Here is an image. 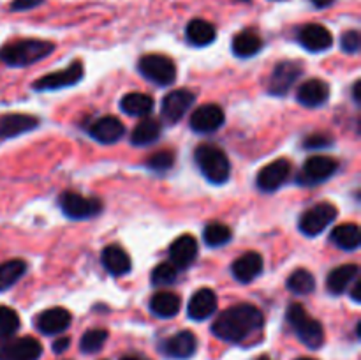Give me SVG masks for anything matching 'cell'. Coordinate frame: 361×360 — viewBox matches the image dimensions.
I'll use <instances>...</instances> for the list:
<instances>
[{
    "label": "cell",
    "instance_id": "6da1fadb",
    "mask_svg": "<svg viewBox=\"0 0 361 360\" xmlns=\"http://www.w3.org/2000/svg\"><path fill=\"white\" fill-rule=\"evenodd\" d=\"M264 325V316L252 304H238L222 311L212 325L215 337L226 342H242L254 332L261 330Z\"/></svg>",
    "mask_w": 361,
    "mask_h": 360
},
{
    "label": "cell",
    "instance_id": "7a4b0ae2",
    "mask_svg": "<svg viewBox=\"0 0 361 360\" xmlns=\"http://www.w3.org/2000/svg\"><path fill=\"white\" fill-rule=\"evenodd\" d=\"M55 44L44 39H20L0 48V60L11 67H27L51 55Z\"/></svg>",
    "mask_w": 361,
    "mask_h": 360
},
{
    "label": "cell",
    "instance_id": "3957f363",
    "mask_svg": "<svg viewBox=\"0 0 361 360\" xmlns=\"http://www.w3.org/2000/svg\"><path fill=\"white\" fill-rule=\"evenodd\" d=\"M286 318H288V323L291 325V328L295 330V334L298 335V339L303 344L309 346V348L312 349H317L323 346V325H321V321H317L316 318L310 316L302 304H291V306L288 307Z\"/></svg>",
    "mask_w": 361,
    "mask_h": 360
},
{
    "label": "cell",
    "instance_id": "277c9868",
    "mask_svg": "<svg viewBox=\"0 0 361 360\" xmlns=\"http://www.w3.org/2000/svg\"><path fill=\"white\" fill-rule=\"evenodd\" d=\"M194 159H196L197 168L210 182L224 184L231 175V164H229L228 155L222 148L215 147V145H200L194 152Z\"/></svg>",
    "mask_w": 361,
    "mask_h": 360
},
{
    "label": "cell",
    "instance_id": "5b68a950",
    "mask_svg": "<svg viewBox=\"0 0 361 360\" xmlns=\"http://www.w3.org/2000/svg\"><path fill=\"white\" fill-rule=\"evenodd\" d=\"M140 73L157 85H171L176 80V66L169 56L148 53L140 59Z\"/></svg>",
    "mask_w": 361,
    "mask_h": 360
},
{
    "label": "cell",
    "instance_id": "8992f818",
    "mask_svg": "<svg viewBox=\"0 0 361 360\" xmlns=\"http://www.w3.org/2000/svg\"><path fill=\"white\" fill-rule=\"evenodd\" d=\"M337 207L331 203H317L312 208H309L307 212H303L302 217H300V232L307 236H316L321 232L326 229V226H330L331 222L337 219Z\"/></svg>",
    "mask_w": 361,
    "mask_h": 360
},
{
    "label": "cell",
    "instance_id": "52a82bcc",
    "mask_svg": "<svg viewBox=\"0 0 361 360\" xmlns=\"http://www.w3.org/2000/svg\"><path fill=\"white\" fill-rule=\"evenodd\" d=\"M59 205L63 214L71 219H88L102 210V203L97 198H87L74 191H66L60 194Z\"/></svg>",
    "mask_w": 361,
    "mask_h": 360
},
{
    "label": "cell",
    "instance_id": "ba28073f",
    "mask_svg": "<svg viewBox=\"0 0 361 360\" xmlns=\"http://www.w3.org/2000/svg\"><path fill=\"white\" fill-rule=\"evenodd\" d=\"M42 355V346L37 339L30 337H7L0 341V360H39Z\"/></svg>",
    "mask_w": 361,
    "mask_h": 360
},
{
    "label": "cell",
    "instance_id": "9c48e42d",
    "mask_svg": "<svg viewBox=\"0 0 361 360\" xmlns=\"http://www.w3.org/2000/svg\"><path fill=\"white\" fill-rule=\"evenodd\" d=\"M338 168L337 159L330 155H312L303 162L302 172L298 173V184L302 186H316L330 179Z\"/></svg>",
    "mask_w": 361,
    "mask_h": 360
},
{
    "label": "cell",
    "instance_id": "30bf717a",
    "mask_svg": "<svg viewBox=\"0 0 361 360\" xmlns=\"http://www.w3.org/2000/svg\"><path fill=\"white\" fill-rule=\"evenodd\" d=\"M194 101H196V95L189 88H178V90L169 92L162 99L161 104V115L164 119V122L173 126L178 120H182L183 115L190 109V106L194 104Z\"/></svg>",
    "mask_w": 361,
    "mask_h": 360
},
{
    "label": "cell",
    "instance_id": "8fae6325",
    "mask_svg": "<svg viewBox=\"0 0 361 360\" xmlns=\"http://www.w3.org/2000/svg\"><path fill=\"white\" fill-rule=\"evenodd\" d=\"M302 73L303 69L300 62H295V60H284V62H279L270 76L268 92H270L271 95H279V97H282V95H286L289 90H291V87L295 85V81H298V78L302 76Z\"/></svg>",
    "mask_w": 361,
    "mask_h": 360
},
{
    "label": "cell",
    "instance_id": "7c38bea8",
    "mask_svg": "<svg viewBox=\"0 0 361 360\" xmlns=\"http://www.w3.org/2000/svg\"><path fill=\"white\" fill-rule=\"evenodd\" d=\"M81 78H83V64L76 60L66 69H60L56 73L46 74V76L35 80L34 90H59V88L73 87L78 81H81Z\"/></svg>",
    "mask_w": 361,
    "mask_h": 360
},
{
    "label": "cell",
    "instance_id": "4fadbf2b",
    "mask_svg": "<svg viewBox=\"0 0 361 360\" xmlns=\"http://www.w3.org/2000/svg\"><path fill=\"white\" fill-rule=\"evenodd\" d=\"M289 173H291V164H289L288 159L271 161L270 164H267L257 173V187L264 193H274L288 180Z\"/></svg>",
    "mask_w": 361,
    "mask_h": 360
},
{
    "label": "cell",
    "instance_id": "5bb4252c",
    "mask_svg": "<svg viewBox=\"0 0 361 360\" xmlns=\"http://www.w3.org/2000/svg\"><path fill=\"white\" fill-rule=\"evenodd\" d=\"M226 115L224 109L219 104H203L192 113L190 116V127H192L196 133L207 134L214 133V131L221 129L222 124H224Z\"/></svg>",
    "mask_w": 361,
    "mask_h": 360
},
{
    "label": "cell",
    "instance_id": "9a60e30c",
    "mask_svg": "<svg viewBox=\"0 0 361 360\" xmlns=\"http://www.w3.org/2000/svg\"><path fill=\"white\" fill-rule=\"evenodd\" d=\"M35 127H39L37 116L27 113H6L0 116V141L30 133Z\"/></svg>",
    "mask_w": 361,
    "mask_h": 360
},
{
    "label": "cell",
    "instance_id": "2e32d148",
    "mask_svg": "<svg viewBox=\"0 0 361 360\" xmlns=\"http://www.w3.org/2000/svg\"><path fill=\"white\" fill-rule=\"evenodd\" d=\"M300 44L312 53L326 52L334 44V35L326 27L319 23H309L300 28L298 32Z\"/></svg>",
    "mask_w": 361,
    "mask_h": 360
},
{
    "label": "cell",
    "instance_id": "e0dca14e",
    "mask_svg": "<svg viewBox=\"0 0 361 360\" xmlns=\"http://www.w3.org/2000/svg\"><path fill=\"white\" fill-rule=\"evenodd\" d=\"M73 321V316L67 309L63 307H51V309H46L35 318V327L46 335H55L60 332L67 330Z\"/></svg>",
    "mask_w": 361,
    "mask_h": 360
},
{
    "label": "cell",
    "instance_id": "ac0fdd59",
    "mask_svg": "<svg viewBox=\"0 0 361 360\" xmlns=\"http://www.w3.org/2000/svg\"><path fill=\"white\" fill-rule=\"evenodd\" d=\"M197 349V337L189 330H182L162 342V352L171 359L185 360L192 356Z\"/></svg>",
    "mask_w": 361,
    "mask_h": 360
},
{
    "label": "cell",
    "instance_id": "d6986e66",
    "mask_svg": "<svg viewBox=\"0 0 361 360\" xmlns=\"http://www.w3.org/2000/svg\"><path fill=\"white\" fill-rule=\"evenodd\" d=\"M330 97V85L324 80H307L300 85L298 92H296V99H298L300 104L307 106V108H317V106H323L324 102Z\"/></svg>",
    "mask_w": 361,
    "mask_h": 360
},
{
    "label": "cell",
    "instance_id": "ffe728a7",
    "mask_svg": "<svg viewBox=\"0 0 361 360\" xmlns=\"http://www.w3.org/2000/svg\"><path fill=\"white\" fill-rule=\"evenodd\" d=\"M197 258V242L192 235L178 236L169 247V260L175 268H187Z\"/></svg>",
    "mask_w": 361,
    "mask_h": 360
},
{
    "label": "cell",
    "instance_id": "44dd1931",
    "mask_svg": "<svg viewBox=\"0 0 361 360\" xmlns=\"http://www.w3.org/2000/svg\"><path fill=\"white\" fill-rule=\"evenodd\" d=\"M88 133L94 140L101 141V143H116L126 133V126L116 116L106 115L95 120L90 129H88Z\"/></svg>",
    "mask_w": 361,
    "mask_h": 360
},
{
    "label": "cell",
    "instance_id": "7402d4cb",
    "mask_svg": "<svg viewBox=\"0 0 361 360\" xmlns=\"http://www.w3.org/2000/svg\"><path fill=\"white\" fill-rule=\"evenodd\" d=\"M215 311H217V295L210 288L197 289L192 299L189 300V307H187L189 316L196 321L207 320Z\"/></svg>",
    "mask_w": 361,
    "mask_h": 360
},
{
    "label": "cell",
    "instance_id": "603a6c76",
    "mask_svg": "<svg viewBox=\"0 0 361 360\" xmlns=\"http://www.w3.org/2000/svg\"><path fill=\"white\" fill-rule=\"evenodd\" d=\"M231 272L240 282L254 281L263 272V256L256 251H249V253L242 254L238 260L233 261Z\"/></svg>",
    "mask_w": 361,
    "mask_h": 360
},
{
    "label": "cell",
    "instance_id": "cb8c5ba5",
    "mask_svg": "<svg viewBox=\"0 0 361 360\" xmlns=\"http://www.w3.org/2000/svg\"><path fill=\"white\" fill-rule=\"evenodd\" d=\"M360 274V268L356 263H345L334 268L326 277V288L331 295H342L349 286L353 284Z\"/></svg>",
    "mask_w": 361,
    "mask_h": 360
},
{
    "label": "cell",
    "instance_id": "d4e9b609",
    "mask_svg": "<svg viewBox=\"0 0 361 360\" xmlns=\"http://www.w3.org/2000/svg\"><path fill=\"white\" fill-rule=\"evenodd\" d=\"M102 265H104L106 270L111 275H126L130 272V256L126 253V249H122L116 244H111V246L104 247L101 254Z\"/></svg>",
    "mask_w": 361,
    "mask_h": 360
},
{
    "label": "cell",
    "instance_id": "484cf974",
    "mask_svg": "<svg viewBox=\"0 0 361 360\" xmlns=\"http://www.w3.org/2000/svg\"><path fill=\"white\" fill-rule=\"evenodd\" d=\"M331 242L344 251H356L361 244V229L355 222L335 226L330 235Z\"/></svg>",
    "mask_w": 361,
    "mask_h": 360
},
{
    "label": "cell",
    "instance_id": "4316f807",
    "mask_svg": "<svg viewBox=\"0 0 361 360\" xmlns=\"http://www.w3.org/2000/svg\"><path fill=\"white\" fill-rule=\"evenodd\" d=\"M182 307V299L173 292H159L152 296L150 309L159 318H173Z\"/></svg>",
    "mask_w": 361,
    "mask_h": 360
},
{
    "label": "cell",
    "instance_id": "83f0119b",
    "mask_svg": "<svg viewBox=\"0 0 361 360\" xmlns=\"http://www.w3.org/2000/svg\"><path fill=\"white\" fill-rule=\"evenodd\" d=\"M261 48H263V39L254 30H243L233 39V53L240 59L254 56Z\"/></svg>",
    "mask_w": 361,
    "mask_h": 360
},
{
    "label": "cell",
    "instance_id": "f1b7e54d",
    "mask_svg": "<svg viewBox=\"0 0 361 360\" xmlns=\"http://www.w3.org/2000/svg\"><path fill=\"white\" fill-rule=\"evenodd\" d=\"M185 35H187V41L194 46H208L215 41V27L207 20H196L189 21L185 28Z\"/></svg>",
    "mask_w": 361,
    "mask_h": 360
},
{
    "label": "cell",
    "instance_id": "f546056e",
    "mask_svg": "<svg viewBox=\"0 0 361 360\" xmlns=\"http://www.w3.org/2000/svg\"><path fill=\"white\" fill-rule=\"evenodd\" d=\"M120 108L130 116H147L154 109V97L143 92H130L120 101Z\"/></svg>",
    "mask_w": 361,
    "mask_h": 360
},
{
    "label": "cell",
    "instance_id": "4dcf8cb0",
    "mask_svg": "<svg viewBox=\"0 0 361 360\" xmlns=\"http://www.w3.org/2000/svg\"><path fill=\"white\" fill-rule=\"evenodd\" d=\"M159 136H161V124H159V120L143 119L133 129L130 141H133V145H137V147H145V145L157 141Z\"/></svg>",
    "mask_w": 361,
    "mask_h": 360
},
{
    "label": "cell",
    "instance_id": "1f68e13d",
    "mask_svg": "<svg viewBox=\"0 0 361 360\" xmlns=\"http://www.w3.org/2000/svg\"><path fill=\"white\" fill-rule=\"evenodd\" d=\"M27 272V263L23 260H9L0 263V293L16 284Z\"/></svg>",
    "mask_w": 361,
    "mask_h": 360
},
{
    "label": "cell",
    "instance_id": "d6a6232c",
    "mask_svg": "<svg viewBox=\"0 0 361 360\" xmlns=\"http://www.w3.org/2000/svg\"><path fill=\"white\" fill-rule=\"evenodd\" d=\"M288 288L296 295H309L316 289V279L305 268H296L288 277Z\"/></svg>",
    "mask_w": 361,
    "mask_h": 360
},
{
    "label": "cell",
    "instance_id": "836d02e7",
    "mask_svg": "<svg viewBox=\"0 0 361 360\" xmlns=\"http://www.w3.org/2000/svg\"><path fill=\"white\" fill-rule=\"evenodd\" d=\"M203 239L204 244H208L210 247H219L228 244L233 239V233L231 228L228 224H224V222H210L204 228Z\"/></svg>",
    "mask_w": 361,
    "mask_h": 360
},
{
    "label": "cell",
    "instance_id": "e575fe53",
    "mask_svg": "<svg viewBox=\"0 0 361 360\" xmlns=\"http://www.w3.org/2000/svg\"><path fill=\"white\" fill-rule=\"evenodd\" d=\"M20 328V316L14 309L0 306V339L13 337Z\"/></svg>",
    "mask_w": 361,
    "mask_h": 360
},
{
    "label": "cell",
    "instance_id": "d590c367",
    "mask_svg": "<svg viewBox=\"0 0 361 360\" xmlns=\"http://www.w3.org/2000/svg\"><path fill=\"white\" fill-rule=\"evenodd\" d=\"M106 339H108V330L104 328H92L87 330L81 337L80 348L83 353H97L99 349L104 346Z\"/></svg>",
    "mask_w": 361,
    "mask_h": 360
},
{
    "label": "cell",
    "instance_id": "8d00e7d4",
    "mask_svg": "<svg viewBox=\"0 0 361 360\" xmlns=\"http://www.w3.org/2000/svg\"><path fill=\"white\" fill-rule=\"evenodd\" d=\"M175 164V154L171 150H159L147 159V166L154 172H168Z\"/></svg>",
    "mask_w": 361,
    "mask_h": 360
},
{
    "label": "cell",
    "instance_id": "74e56055",
    "mask_svg": "<svg viewBox=\"0 0 361 360\" xmlns=\"http://www.w3.org/2000/svg\"><path fill=\"white\" fill-rule=\"evenodd\" d=\"M176 279V268L171 263H159L157 267L152 270V282L155 286H166L173 284Z\"/></svg>",
    "mask_w": 361,
    "mask_h": 360
},
{
    "label": "cell",
    "instance_id": "f35d334b",
    "mask_svg": "<svg viewBox=\"0 0 361 360\" xmlns=\"http://www.w3.org/2000/svg\"><path fill=\"white\" fill-rule=\"evenodd\" d=\"M361 46V37L358 30H348L342 34L341 37V48L344 53H349V55H355V53L360 52Z\"/></svg>",
    "mask_w": 361,
    "mask_h": 360
},
{
    "label": "cell",
    "instance_id": "ab89813d",
    "mask_svg": "<svg viewBox=\"0 0 361 360\" xmlns=\"http://www.w3.org/2000/svg\"><path fill=\"white\" fill-rule=\"evenodd\" d=\"M331 145V138L328 134H312L305 140V147L307 148H324L330 147Z\"/></svg>",
    "mask_w": 361,
    "mask_h": 360
},
{
    "label": "cell",
    "instance_id": "60d3db41",
    "mask_svg": "<svg viewBox=\"0 0 361 360\" xmlns=\"http://www.w3.org/2000/svg\"><path fill=\"white\" fill-rule=\"evenodd\" d=\"M44 0H14L11 2V9L13 11H28V9H34V7L41 6Z\"/></svg>",
    "mask_w": 361,
    "mask_h": 360
},
{
    "label": "cell",
    "instance_id": "b9f144b4",
    "mask_svg": "<svg viewBox=\"0 0 361 360\" xmlns=\"http://www.w3.org/2000/svg\"><path fill=\"white\" fill-rule=\"evenodd\" d=\"M71 344L69 337H59L55 342H53V352L55 353H63Z\"/></svg>",
    "mask_w": 361,
    "mask_h": 360
},
{
    "label": "cell",
    "instance_id": "7bdbcfd3",
    "mask_svg": "<svg viewBox=\"0 0 361 360\" xmlns=\"http://www.w3.org/2000/svg\"><path fill=\"white\" fill-rule=\"evenodd\" d=\"M360 286H361V281L358 277L355 279V281H353V289H351V299L355 300L356 304H360V300H361V296H360Z\"/></svg>",
    "mask_w": 361,
    "mask_h": 360
},
{
    "label": "cell",
    "instance_id": "ee69618b",
    "mask_svg": "<svg viewBox=\"0 0 361 360\" xmlns=\"http://www.w3.org/2000/svg\"><path fill=\"white\" fill-rule=\"evenodd\" d=\"M334 2H335V0H310V4H312L314 7H317V9H324V7H330Z\"/></svg>",
    "mask_w": 361,
    "mask_h": 360
},
{
    "label": "cell",
    "instance_id": "f6af8a7d",
    "mask_svg": "<svg viewBox=\"0 0 361 360\" xmlns=\"http://www.w3.org/2000/svg\"><path fill=\"white\" fill-rule=\"evenodd\" d=\"M360 87H361V80H356L355 83H353V99H355L356 102H360Z\"/></svg>",
    "mask_w": 361,
    "mask_h": 360
},
{
    "label": "cell",
    "instance_id": "bcb514c9",
    "mask_svg": "<svg viewBox=\"0 0 361 360\" xmlns=\"http://www.w3.org/2000/svg\"><path fill=\"white\" fill-rule=\"evenodd\" d=\"M120 360H143L141 356H134V355H127V356H122Z\"/></svg>",
    "mask_w": 361,
    "mask_h": 360
},
{
    "label": "cell",
    "instance_id": "7dc6e473",
    "mask_svg": "<svg viewBox=\"0 0 361 360\" xmlns=\"http://www.w3.org/2000/svg\"><path fill=\"white\" fill-rule=\"evenodd\" d=\"M256 360H270V356H267V355H261V356H257Z\"/></svg>",
    "mask_w": 361,
    "mask_h": 360
},
{
    "label": "cell",
    "instance_id": "c3c4849f",
    "mask_svg": "<svg viewBox=\"0 0 361 360\" xmlns=\"http://www.w3.org/2000/svg\"><path fill=\"white\" fill-rule=\"evenodd\" d=\"M296 360H314V359H307V356H302V359H296Z\"/></svg>",
    "mask_w": 361,
    "mask_h": 360
},
{
    "label": "cell",
    "instance_id": "681fc988",
    "mask_svg": "<svg viewBox=\"0 0 361 360\" xmlns=\"http://www.w3.org/2000/svg\"><path fill=\"white\" fill-rule=\"evenodd\" d=\"M238 2H249V0H238Z\"/></svg>",
    "mask_w": 361,
    "mask_h": 360
}]
</instances>
